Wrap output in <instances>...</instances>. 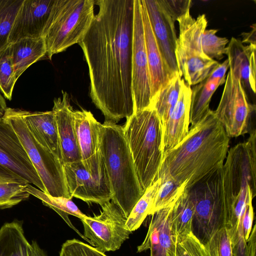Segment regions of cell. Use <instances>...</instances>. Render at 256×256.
Wrapping results in <instances>:
<instances>
[{"label":"cell","mask_w":256,"mask_h":256,"mask_svg":"<svg viewBox=\"0 0 256 256\" xmlns=\"http://www.w3.org/2000/svg\"><path fill=\"white\" fill-rule=\"evenodd\" d=\"M222 166L186 189L194 206L192 232L204 245L217 231L228 227L232 216V204L224 190Z\"/></svg>","instance_id":"cell-5"},{"label":"cell","mask_w":256,"mask_h":256,"mask_svg":"<svg viewBox=\"0 0 256 256\" xmlns=\"http://www.w3.org/2000/svg\"><path fill=\"white\" fill-rule=\"evenodd\" d=\"M252 200H250L244 206L242 214V226L245 240L247 242L250 234L254 218Z\"/></svg>","instance_id":"cell-40"},{"label":"cell","mask_w":256,"mask_h":256,"mask_svg":"<svg viewBox=\"0 0 256 256\" xmlns=\"http://www.w3.org/2000/svg\"><path fill=\"white\" fill-rule=\"evenodd\" d=\"M175 202L150 215L147 234L138 246V252L149 249L150 256H176L177 242L171 222L172 210Z\"/></svg>","instance_id":"cell-18"},{"label":"cell","mask_w":256,"mask_h":256,"mask_svg":"<svg viewBox=\"0 0 256 256\" xmlns=\"http://www.w3.org/2000/svg\"><path fill=\"white\" fill-rule=\"evenodd\" d=\"M30 244L20 222L4 224L0 228V256H30Z\"/></svg>","instance_id":"cell-26"},{"label":"cell","mask_w":256,"mask_h":256,"mask_svg":"<svg viewBox=\"0 0 256 256\" xmlns=\"http://www.w3.org/2000/svg\"><path fill=\"white\" fill-rule=\"evenodd\" d=\"M62 97L54 100L52 110L57 124L62 164L81 161L74 128V110L68 94L62 92Z\"/></svg>","instance_id":"cell-19"},{"label":"cell","mask_w":256,"mask_h":256,"mask_svg":"<svg viewBox=\"0 0 256 256\" xmlns=\"http://www.w3.org/2000/svg\"><path fill=\"white\" fill-rule=\"evenodd\" d=\"M160 184V178H157L136 204L126 222L128 230L132 232L138 228L148 215Z\"/></svg>","instance_id":"cell-31"},{"label":"cell","mask_w":256,"mask_h":256,"mask_svg":"<svg viewBox=\"0 0 256 256\" xmlns=\"http://www.w3.org/2000/svg\"><path fill=\"white\" fill-rule=\"evenodd\" d=\"M227 58L206 79L191 88L190 124V128L200 122L210 111V102L218 87L226 82V73L229 68Z\"/></svg>","instance_id":"cell-21"},{"label":"cell","mask_w":256,"mask_h":256,"mask_svg":"<svg viewBox=\"0 0 256 256\" xmlns=\"http://www.w3.org/2000/svg\"><path fill=\"white\" fill-rule=\"evenodd\" d=\"M218 30H206L202 40V50L204 54L209 58L220 60L226 54V45L228 40L226 38L218 36Z\"/></svg>","instance_id":"cell-35"},{"label":"cell","mask_w":256,"mask_h":256,"mask_svg":"<svg viewBox=\"0 0 256 256\" xmlns=\"http://www.w3.org/2000/svg\"><path fill=\"white\" fill-rule=\"evenodd\" d=\"M194 206L186 189L174 202L171 213V222L177 243L192 232Z\"/></svg>","instance_id":"cell-27"},{"label":"cell","mask_w":256,"mask_h":256,"mask_svg":"<svg viewBox=\"0 0 256 256\" xmlns=\"http://www.w3.org/2000/svg\"><path fill=\"white\" fill-rule=\"evenodd\" d=\"M30 131L42 146L48 150L62 162L57 124L52 110L31 112L20 110Z\"/></svg>","instance_id":"cell-22"},{"label":"cell","mask_w":256,"mask_h":256,"mask_svg":"<svg viewBox=\"0 0 256 256\" xmlns=\"http://www.w3.org/2000/svg\"><path fill=\"white\" fill-rule=\"evenodd\" d=\"M98 12L82 40L90 95L106 120L134 113L132 60L134 0H97Z\"/></svg>","instance_id":"cell-1"},{"label":"cell","mask_w":256,"mask_h":256,"mask_svg":"<svg viewBox=\"0 0 256 256\" xmlns=\"http://www.w3.org/2000/svg\"><path fill=\"white\" fill-rule=\"evenodd\" d=\"M60 0H24L8 38L12 44L24 38H44L56 12Z\"/></svg>","instance_id":"cell-15"},{"label":"cell","mask_w":256,"mask_h":256,"mask_svg":"<svg viewBox=\"0 0 256 256\" xmlns=\"http://www.w3.org/2000/svg\"><path fill=\"white\" fill-rule=\"evenodd\" d=\"M134 112L151 107L152 96L140 0H134L132 60Z\"/></svg>","instance_id":"cell-12"},{"label":"cell","mask_w":256,"mask_h":256,"mask_svg":"<svg viewBox=\"0 0 256 256\" xmlns=\"http://www.w3.org/2000/svg\"><path fill=\"white\" fill-rule=\"evenodd\" d=\"M24 0H0V52L9 44V36Z\"/></svg>","instance_id":"cell-32"},{"label":"cell","mask_w":256,"mask_h":256,"mask_svg":"<svg viewBox=\"0 0 256 256\" xmlns=\"http://www.w3.org/2000/svg\"><path fill=\"white\" fill-rule=\"evenodd\" d=\"M176 21L180 29L175 51L176 63L184 82L191 86L208 78L220 63L206 56L202 50V36L208 25L204 14L195 19L188 10Z\"/></svg>","instance_id":"cell-6"},{"label":"cell","mask_w":256,"mask_h":256,"mask_svg":"<svg viewBox=\"0 0 256 256\" xmlns=\"http://www.w3.org/2000/svg\"><path fill=\"white\" fill-rule=\"evenodd\" d=\"M219 104L214 114L224 127L228 136L238 137L250 130L254 104L248 102L240 80L229 70Z\"/></svg>","instance_id":"cell-10"},{"label":"cell","mask_w":256,"mask_h":256,"mask_svg":"<svg viewBox=\"0 0 256 256\" xmlns=\"http://www.w3.org/2000/svg\"><path fill=\"white\" fill-rule=\"evenodd\" d=\"M0 174L25 180L46 194V188L17 134L2 118L0 120Z\"/></svg>","instance_id":"cell-13"},{"label":"cell","mask_w":256,"mask_h":256,"mask_svg":"<svg viewBox=\"0 0 256 256\" xmlns=\"http://www.w3.org/2000/svg\"><path fill=\"white\" fill-rule=\"evenodd\" d=\"M140 2L152 102L158 91L172 78L165 66L146 8L142 0Z\"/></svg>","instance_id":"cell-24"},{"label":"cell","mask_w":256,"mask_h":256,"mask_svg":"<svg viewBox=\"0 0 256 256\" xmlns=\"http://www.w3.org/2000/svg\"><path fill=\"white\" fill-rule=\"evenodd\" d=\"M252 30L249 32H243L242 43H249L250 44L256 46V24L253 26Z\"/></svg>","instance_id":"cell-42"},{"label":"cell","mask_w":256,"mask_h":256,"mask_svg":"<svg viewBox=\"0 0 256 256\" xmlns=\"http://www.w3.org/2000/svg\"><path fill=\"white\" fill-rule=\"evenodd\" d=\"M94 0H60L44 40L48 58L78 44L94 16Z\"/></svg>","instance_id":"cell-8"},{"label":"cell","mask_w":256,"mask_h":256,"mask_svg":"<svg viewBox=\"0 0 256 256\" xmlns=\"http://www.w3.org/2000/svg\"><path fill=\"white\" fill-rule=\"evenodd\" d=\"M160 1L175 22L180 16L190 10L192 4V1L190 0H160Z\"/></svg>","instance_id":"cell-39"},{"label":"cell","mask_w":256,"mask_h":256,"mask_svg":"<svg viewBox=\"0 0 256 256\" xmlns=\"http://www.w3.org/2000/svg\"><path fill=\"white\" fill-rule=\"evenodd\" d=\"M176 256H206L204 246L192 234L177 243Z\"/></svg>","instance_id":"cell-38"},{"label":"cell","mask_w":256,"mask_h":256,"mask_svg":"<svg viewBox=\"0 0 256 256\" xmlns=\"http://www.w3.org/2000/svg\"><path fill=\"white\" fill-rule=\"evenodd\" d=\"M14 74L17 80L32 64L46 53L44 38H24L9 44Z\"/></svg>","instance_id":"cell-25"},{"label":"cell","mask_w":256,"mask_h":256,"mask_svg":"<svg viewBox=\"0 0 256 256\" xmlns=\"http://www.w3.org/2000/svg\"><path fill=\"white\" fill-rule=\"evenodd\" d=\"M256 46H244L238 39L232 37L226 48V54L229 61L230 70L238 78L245 90L256 92Z\"/></svg>","instance_id":"cell-23"},{"label":"cell","mask_w":256,"mask_h":256,"mask_svg":"<svg viewBox=\"0 0 256 256\" xmlns=\"http://www.w3.org/2000/svg\"><path fill=\"white\" fill-rule=\"evenodd\" d=\"M30 256H47V255L40 247L37 242L33 240L30 244Z\"/></svg>","instance_id":"cell-43"},{"label":"cell","mask_w":256,"mask_h":256,"mask_svg":"<svg viewBox=\"0 0 256 256\" xmlns=\"http://www.w3.org/2000/svg\"><path fill=\"white\" fill-rule=\"evenodd\" d=\"M206 256H234L227 228L217 231L204 245Z\"/></svg>","instance_id":"cell-36"},{"label":"cell","mask_w":256,"mask_h":256,"mask_svg":"<svg viewBox=\"0 0 256 256\" xmlns=\"http://www.w3.org/2000/svg\"><path fill=\"white\" fill-rule=\"evenodd\" d=\"M122 128L144 192L157 179L162 162L161 123L155 110L150 107L134 112Z\"/></svg>","instance_id":"cell-4"},{"label":"cell","mask_w":256,"mask_h":256,"mask_svg":"<svg viewBox=\"0 0 256 256\" xmlns=\"http://www.w3.org/2000/svg\"><path fill=\"white\" fill-rule=\"evenodd\" d=\"M59 256H107L94 247L76 238L64 242Z\"/></svg>","instance_id":"cell-37"},{"label":"cell","mask_w":256,"mask_h":256,"mask_svg":"<svg viewBox=\"0 0 256 256\" xmlns=\"http://www.w3.org/2000/svg\"><path fill=\"white\" fill-rule=\"evenodd\" d=\"M183 80L180 72L172 76L160 88L152 102L151 107L155 110L162 127L178 101Z\"/></svg>","instance_id":"cell-28"},{"label":"cell","mask_w":256,"mask_h":256,"mask_svg":"<svg viewBox=\"0 0 256 256\" xmlns=\"http://www.w3.org/2000/svg\"><path fill=\"white\" fill-rule=\"evenodd\" d=\"M191 87L182 81L176 103L162 128L163 155L178 145L189 131Z\"/></svg>","instance_id":"cell-20"},{"label":"cell","mask_w":256,"mask_h":256,"mask_svg":"<svg viewBox=\"0 0 256 256\" xmlns=\"http://www.w3.org/2000/svg\"><path fill=\"white\" fill-rule=\"evenodd\" d=\"M69 193L71 196L86 202L102 206L112 197L109 182L93 178L81 161L63 164Z\"/></svg>","instance_id":"cell-17"},{"label":"cell","mask_w":256,"mask_h":256,"mask_svg":"<svg viewBox=\"0 0 256 256\" xmlns=\"http://www.w3.org/2000/svg\"><path fill=\"white\" fill-rule=\"evenodd\" d=\"M6 108V101L4 97L0 94V120L4 116Z\"/></svg>","instance_id":"cell-44"},{"label":"cell","mask_w":256,"mask_h":256,"mask_svg":"<svg viewBox=\"0 0 256 256\" xmlns=\"http://www.w3.org/2000/svg\"><path fill=\"white\" fill-rule=\"evenodd\" d=\"M165 66L171 78L180 72L175 51L177 36L175 21L160 0H142Z\"/></svg>","instance_id":"cell-16"},{"label":"cell","mask_w":256,"mask_h":256,"mask_svg":"<svg viewBox=\"0 0 256 256\" xmlns=\"http://www.w3.org/2000/svg\"><path fill=\"white\" fill-rule=\"evenodd\" d=\"M187 184H179L174 180H161V184L150 210L148 216L175 202L186 188Z\"/></svg>","instance_id":"cell-33"},{"label":"cell","mask_w":256,"mask_h":256,"mask_svg":"<svg viewBox=\"0 0 256 256\" xmlns=\"http://www.w3.org/2000/svg\"><path fill=\"white\" fill-rule=\"evenodd\" d=\"M227 154L222 166L226 196L232 204L246 203L256 194V130H251L246 141L232 148Z\"/></svg>","instance_id":"cell-9"},{"label":"cell","mask_w":256,"mask_h":256,"mask_svg":"<svg viewBox=\"0 0 256 256\" xmlns=\"http://www.w3.org/2000/svg\"><path fill=\"white\" fill-rule=\"evenodd\" d=\"M26 190L30 194L40 200L44 205L55 210L70 228L89 242V241L74 228L68 218V215L70 214L81 220L86 216L78 209L71 198L50 196L30 184L28 185Z\"/></svg>","instance_id":"cell-29"},{"label":"cell","mask_w":256,"mask_h":256,"mask_svg":"<svg viewBox=\"0 0 256 256\" xmlns=\"http://www.w3.org/2000/svg\"><path fill=\"white\" fill-rule=\"evenodd\" d=\"M229 138L211 110L186 136L163 155L157 178L170 179L188 189L224 165Z\"/></svg>","instance_id":"cell-2"},{"label":"cell","mask_w":256,"mask_h":256,"mask_svg":"<svg viewBox=\"0 0 256 256\" xmlns=\"http://www.w3.org/2000/svg\"><path fill=\"white\" fill-rule=\"evenodd\" d=\"M74 128L81 162L94 178L108 180L100 148V126L92 114L74 110Z\"/></svg>","instance_id":"cell-14"},{"label":"cell","mask_w":256,"mask_h":256,"mask_svg":"<svg viewBox=\"0 0 256 256\" xmlns=\"http://www.w3.org/2000/svg\"><path fill=\"white\" fill-rule=\"evenodd\" d=\"M248 256H256V224H254L247 240Z\"/></svg>","instance_id":"cell-41"},{"label":"cell","mask_w":256,"mask_h":256,"mask_svg":"<svg viewBox=\"0 0 256 256\" xmlns=\"http://www.w3.org/2000/svg\"><path fill=\"white\" fill-rule=\"evenodd\" d=\"M16 82L8 44L0 52V90L8 100L12 99Z\"/></svg>","instance_id":"cell-34"},{"label":"cell","mask_w":256,"mask_h":256,"mask_svg":"<svg viewBox=\"0 0 256 256\" xmlns=\"http://www.w3.org/2000/svg\"><path fill=\"white\" fill-rule=\"evenodd\" d=\"M100 148L112 194L111 200L128 218L144 192L140 183L123 128L105 120L100 126Z\"/></svg>","instance_id":"cell-3"},{"label":"cell","mask_w":256,"mask_h":256,"mask_svg":"<svg viewBox=\"0 0 256 256\" xmlns=\"http://www.w3.org/2000/svg\"><path fill=\"white\" fill-rule=\"evenodd\" d=\"M2 118L11 125L17 134L46 188V194L54 197L72 199L62 163L35 139L20 110L7 108Z\"/></svg>","instance_id":"cell-7"},{"label":"cell","mask_w":256,"mask_h":256,"mask_svg":"<svg viewBox=\"0 0 256 256\" xmlns=\"http://www.w3.org/2000/svg\"><path fill=\"white\" fill-rule=\"evenodd\" d=\"M28 183L12 176L0 174V209L12 207L28 199Z\"/></svg>","instance_id":"cell-30"},{"label":"cell","mask_w":256,"mask_h":256,"mask_svg":"<svg viewBox=\"0 0 256 256\" xmlns=\"http://www.w3.org/2000/svg\"><path fill=\"white\" fill-rule=\"evenodd\" d=\"M98 216H86L81 219L84 236L100 252L103 253L119 249L132 232L126 228L127 218L113 202L101 206Z\"/></svg>","instance_id":"cell-11"}]
</instances>
